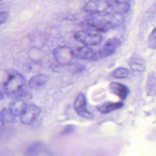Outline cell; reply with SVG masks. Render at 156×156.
<instances>
[{
  "label": "cell",
  "instance_id": "obj_1",
  "mask_svg": "<svg viewBox=\"0 0 156 156\" xmlns=\"http://www.w3.org/2000/svg\"><path fill=\"white\" fill-rule=\"evenodd\" d=\"M124 17L121 14H91L82 23V26L87 30L106 32L123 23Z\"/></svg>",
  "mask_w": 156,
  "mask_h": 156
},
{
  "label": "cell",
  "instance_id": "obj_2",
  "mask_svg": "<svg viewBox=\"0 0 156 156\" xmlns=\"http://www.w3.org/2000/svg\"><path fill=\"white\" fill-rule=\"evenodd\" d=\"M130 9L128 2L119 0H89L83 10L90 14L113 13L121 14L127 12Z\"/></svg>",
  "mask_w": 156,
  "mask_h": 156
},
{
  "label": "cell",
  "instance_id": "obj_3",
  "mask_svg": "<svg viewBox=\"0 0 156 156\" xmlns=\"http://www.w3.org/2000/svg\"><path fill=\"white\" fill-rule=\"evenodd\" d=\"M3 87L5 94L10 98L23 99L29 94L28 83L21 74L16 71L8 75Z\"/></svg>",
  "mask_w": 156,
  "mask_h": 156
},
{
  "label": "cell",
  "instance_id": "obj_4",
  "mask_svg": "<svg viewBox=\"0 0 156 156\" xmlns=\"http://www.w3.org/2000/svg\"><path fill=\"white\" fill-rule=\"evenodd\" d=\"M74 39L85 46H96L100 44L102 36L97 32L87 30H79L74 34Z\"/></svg>",
  "mask_w": 156,
  "mask_h": 156
},
{
  "label": "cell",
  "instance_id": "obj_5",
  "mask_svg": "<svg viewBox=\"0 0 156 156\" xmlns=\"http://www.w3.org/2000/svg\"><path fill=\"white\" fill-rule=\"evenodd\" d=\"M55 60L60 65H70L75 58L73 48L66 46H59L52 52Z\"/></svg>",
  "mask_w": 156,
  "mask_h": 156
},
{
  "label": "cell",
  "instance_id": "obj_6",
  "mask_svg": "<svg viewBox=\"0 0 156 156\" xmlns=\"http://www.w3.org/2000/svg\"><path fill=\"white\" fill-rule=\"evenodd\" d=\"M121 44V40L117 37L109 38L97 52L99 58H105L114 54Z\"/></svg>",
  "mask_w": 156,
  "mask_h": 156
},
{
  "label": "cell",
  "instance_id": "obj_7",
  "mask_svg": "<svg viewBox=\"0 0 156 156\" xmlns=\"http://www.w3.org/2000/svg\"><path fill=\"white\" fill-rule=\"evenodd\" d=\"M40 113L41 110L39 107L33 104H28L20 116V121L24 124H30L35 121Z\"/></svg>",
  "mask_w": 156,
  "mask_h": 156
},
{
  "label": "cell",
  "instance_id": "obj_8",
  "mask_svg": "<svg viewBox=\"0 0 156 156\" xmlns=\"http://www.w3.org/2000/svg\"><path fill=\"white\" fill-rule=\"evenodd\" d=\"M86 106L87 102L84 94L82 93H79L74 103V107L75 111L76 112L77 115L81 117L88 119L93 118V113L87 109Z\"/></svg>",
  "mask_w": 156,
  "mask_h": 156
},
{
  "label": "cell",
  "instance_id": "obj_9",
  "mask_svg": "<svg viewBox=\"0 0 156 156\" xmlns=\"http://www.w3.org/2000/svg\"><path fill=\"white\" fill-rule=\"evenodd\" d=\"M73 52L76 58L89 61H96L99 58L98 53L88 46L73 48Z\"/></svg>",
  "mask_w": 156,
  "mask_h": 156
},
{
  "label": "cell",
  "instance_id": "obj_10",
  "mask_svg": "<svg viewBox=\"0 0 156 156\" xmlns=\"http://www.w3.org/2000/svg\"><path fill=\"white\" fill-rule=\"evenodd\" d=\"M47 149L44 144L41 141H35L28 146L24 152V156H38Z\"/></svg>",
  "mask_w": 156,
  "mask_h": 156
},
{
  "label": "cell",
  "instance_id": "obj_11",
  "mask_svg": "<svg viewBox=\"0 0 156 156\" xmlns=\"http://www.w3.org/2000/svg\"><path fill=\"white\" fill-rule=\"evenodd\" d=\"M49 77L46 74H38L32 76L28 82L29 87L33 89H38L43 87L49 80Z\"/></svg>",
  "mask_w": 156,
  "mask_h": 156
},
{
  "label": "cell",
  "instance_id": "obj_12",
  "mask_svg": "<svg viewBox=\"0 0 156 156\" xmlns=\"http://www.w3.org/2000/svg\"><path fill=\"white\" fill-rule=\"evenodd\" d=\"M109 89L113 94L122 100L125 99L129 93V90L127 87L116 82H112L109 84Z\"/></svg>",
  "mask_w": 156,
  "mask_h": 156
},
{
  "label": "cell",
  "instance_id": "obj_13",
  "mask_svg": "<svg viewBox=\"0 0 156 156\" xmlns=\"http://www.w3.org/2000/svg\"><path fill=\"white\" fill-rule=\"evenodd\" d=\"M27 105L23 99H16L12 102L9 109L15 116H21L26 110Z\"/></svg>",
  "mask_w": 156,
  "mask_h": 156
},
{
  "label": "cell",
  "instance_id": "obj_14",
  "mask_svg": "<svg viewBox=\"0 0 156 156\" xmlns=\"http://www.w3.org/2000/svg\"><path fill=\"white\" fill-rule=\"evenodd\" d=\"M123 106V103L122 102H105L102 104H101L97 107V109L99 112L107 113H109L112 111L119 109Z\"/></svg>",
  "mask_w": 156,
  "mask_h": 156
},
{
  "label": "cell",
  "instance_id": "obj_15",
  "mask_svg": "<svg viewBox=\"0 0 156 156\" xmlns=\"http://www.w3.org/2000/svg\"><path fill=\"white\" fill-rule=\"evenodd\" d=\"M129 65L130 68L135 71H143L146 68L144 60L138 56L132 57L129 61Z\"/></svg>",
  "mask_w": 156,
  "mask_h": 156
},
{
  "label": "cell",
  "instance_id": "obj_16",
  "mask_svg": "<svg viewBox=\"0 0 156 156\" xmlns=\"http://www.w3.org/2000/svg\"><path fill=\"white\" fill-rule=\"evenodd\" d=\"M0 118L4 124H12L15 121V116L11 112L10 109L3 108L0 113Z\"/></svg>",
  "mask_w": 156,
  "mask_h": 156
},
{
  "label": "cell",
  "instance_id": "obj_17",
  "mask_svg": "<svg viewBox=\"0 0 156 156\" xmlns=\"http://www.w3.org/2000/svg\"><path fill=\"white\" fill-rule=\"evenodd\" d=\"M130 74V71L126 68L118 67L115 68L111 73V76L115 78H126Z\"/></svg>",
  "mask_w": 156,
  "mask_h": 156
},
{
  "label": "cell",
  "instance_id": "obj_18",
  "mask_svg": "<svg viewBox=\"0 0 156 156\" xmlns=\"http://www.w3.org/2000/svg\"><path fill=\"white\" fill-rule=\"evenodd\" d=\"M147 43L150 48L152 49H156V27H155L149 34Z\"/></svg>",
  "mask_w": 156,
  "mask_h": 156
},
{
  "label": "cell",
  "instance_id": "obj_19",
  "mask_svg": "<svg viewBox=\"0 0 156 156\" xmlns=\"http://www.w3.org/2000/svg\"><path fill=\"white\" fill-rule=\"evenodd\" d=\"M75 130V126L73 125H68L65 126L63 129L60 132V136H65L73 133Z\"/></svg>",
  "mask_w": 156,
  "mask_h": 156
},
{
  "label": "cell",
  "instance_id": "obj_20",
  "mask_svg": "<svg viewBox=\"0 0 156 156\" xmlns=\"http://www.w3.org/2000/svg\"><path fill=\"white\" fill-rule=\"evenodd\" d=\"M8 13L6 12L0 11V25L4 23L8 19Z\"/></svg>",
  "mask_w": 156,
  "mask_h": 156
},
{
  "label": "cell",
  "instance_id": "obj_21",
  "mask_svg": "<svg viewBox=\"0 0 156 156\" xmlns=\"http://www.w3.org/2000/svg\"><path fill=\"white\" fill-rule=\"evenodd\" d=\"M4 94H5L4 91H3L0 88V100H2L4 98Z\"/></svg>",
  "mask_w": 156,
  "mask_h": 156
},
{
  "label": "cell",
  "instance_id": "obj_22",
  "mask_svg": "<svg viewBox=\"0 0 156 156\" xmlns=\"http://www.w3.org/2000/svg\"><path fill=\"white\" fill-rule=\"evenodd\" d=\"M4 126V124L3 122L2 121V120H1V119L0 118V130H1L2 129Z\"/></svg>",
  "mask_w": 156,
  "mask_h": 156
},
{
  "label": "cell",
  "instance_id": "obj_23",
  "mask_svg": "<svg viewBox=\"0 0 156 156\" xmlns=\"http://www.w3.org/2000/svg\"><path fill=\"white\" fill-rule=\"evenodd\" d=\"M119 1H125V2H127L129 0H119Z\"/></svg>",
  "mask_w": 156,
  "mask_h": 156
},
{
  "label": "cell",
  "instance_id": "obj_24",
  "mask_svg": "<svg viewBox=\"0 0 156 156\" xmlns=\"http://www.w3.org/2000/svg\"><path fill=\"white\" fill-rule=\"evenodd\" d=\"M0 1H1V0H0Z\"/></svg>",
  "mask_w": 156,
  "mask_h": 156
}]
</instances>
